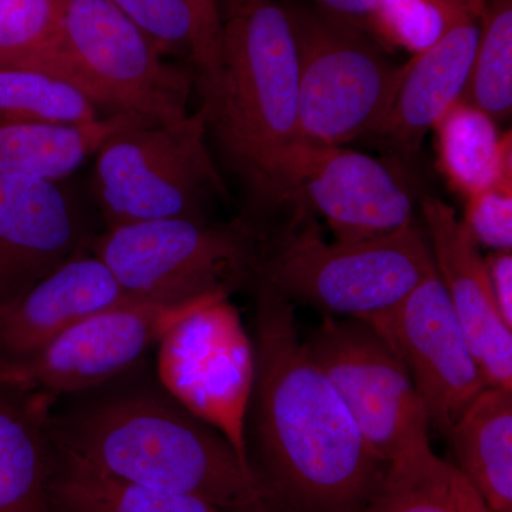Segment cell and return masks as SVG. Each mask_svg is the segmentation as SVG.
Segmentation results:
<instances>
[{
  "mask_svg": "<svg viewBox=\"0 0 512 512\" xmlns=\"http://www.w3.org/2000/svg\"><path fill=\"white\" fill-rule=\"evenodd\" d=\"M255 293L254 382L245 456L266 512H362L387 464L312 362L295 305L262 282Z\"/></svg>",
  "mask_w": 512,
  "mask_h": 512,
  "instance_id": "obj_1",
  "label": "cell"
},
{
  "mask_svg": "<svg viewBox=\"0 0 512 512\" xmlns=\"http://www.w3.org/2000/svg\"><path fill=\"white\" fill-rule=\"evenodd\" d=\"M143 365V363H141ZM47 417L56 450L151 490L183 495L220 512H266L238 451L140 366Z\"/></svg>",
  "mask_w": 512,
  "mask_h": 512,
  "instance_id": "obj_2",
  "label": "cell"
},
{
  "mask_svg": "<svg viewBox=\"0 0 512 512\" xmlns=\"http://www.w3.org/2000/svg\"><path fill=\"white\" fill-rule=\"evenodd\" d=\"M220 53L195 82L208 140L247 195L248 220L281 214L279 174L298 143V47L276 0H220Z\"/></svg>",
  "mask_w": 512,
  "mask_h": 512,
  "instance_id": "obj_3",
  "label": "cell"
},
{
  "mask_svg": "<svg viewBox=\"0 0 512 512\" xmlns=\"http://www.w3.org/2000/svg\"><path fill=\"white\" fill-rule=\"evenodd\" d=\"M434 272L429 239L416 221L384 237L329 242L316 215L296 207L262 229L256 282L293 305L367 319L396 306Z\"/></svg>",
  "mask_w": 512,
  "mask_h": 512,
  "instance_id": "obj_4",
  "label": "cell"
},
{
  "mask_svg": "<svg viewBox=\"0 0 512 512\" xmlns=\"http://www.w3.org/2000/svg\"><path fill=\"white\" fill-rule=\"evenodd\" d=\"M261 251V228L244 215L131 222L104 229L92 244L126 295L168 303L252 289Z\"/></svg>",
  "mask_w": 512,
  "mask_h": 512,
  "instance_id": "obj_5",
  "label": "cell"
},
{
  "mask_svg": "<svg viewBox=\"0 0 512 512\" xmlns=\"http://www.w3.org/2000/svg\"><path fill=\"white\" fill-rule=\"evenodd\" d=\"M94 157V197L106 228L167 218L211 220L212 202L228 197L201 109L177 123L124 128Z\"/></svg>",
  "mask_w": 512,
  "mask_h": 512,
  "instance_id": "obj_6",
  "label": "cell"
},
{
  "mask_svg": "<svg viewBox=\"0 0 512 512\" xmlns=\"http://www.w3.org/2000/svg\"><path fill=\"white\" fill-rule=\"evenodd\" d=\"M298 47V138L343 146L372 136L389 109L402 67L363 30L318 9L286 6Z\"/></svg>",
  "mask_w": 512,
  "mask_h": 512,
  "instance_id": "obj_7",
  "label": "cell"
},
{
  "mask_svg": "<svg viewBox=\"0 0 512 512\" xmlns=\"http://www.w3.org/2000/svg\"><path fill=\"white\" fill-rule=\"evenodd\" d=\"M64 46L86 92L107 114L150 124L190 114L194 67L168 62L110 0H60Z\"/></svg>",
  "mask_w": 512,
  "mask_h": 512,
  "instance_id": "obj_8",
  "label": "cell"
},
{
  "mask_svg": "<svg viewBox=\"0 0 512 512\" xmlns=\"http://www.w3.org/2000/svg\"><path fill=\"white\" fill-rule=\"evenodd\" d=\"M377 460L430 443V424L412 377L392 346L362 319L325 316L302 339Z\"/></svg>",
  "mask_w": 512,
  "mask_h": 512,
  "instance_id": "obj_9",
  "label": "cell"
},
{
  "mask_svg": "<svg viewBox=\"0 0 512 512\" xmlns=\"http://www.w3.org/2000/svg\"><path fill=\"white\" fill-rule=\"evenodd\" d=\"M221 298L229 296L119 303L67 329L35 355L0 365V382L52 404L59 397L96 389L144 363L178 320Z\"/></svg>",
  "mask_w": 512,
  "mask_h": 512,
  "instance_id": "obj_10",
  "label": "cell"
},
{
  "mask_svg": "<svg viewBox=\"0 0 512 512\" xmlns=\"http://www.w3.org/2000/svg\"><path fill=\"white\" fill-rule=\"evenodd\" d=\"M161 386L245 456V416L254 382V348L229 298L178 320L157 346ZM248 466V463H247Z\"/></svg>",
  "mask_w": 512,
  "mask_h": 512,
  "instance_id": "obj_11",
  "label": "cell"
},
{
  "mask_svg": "<svg viewBox=\"0 0 512 512\" xmlns=\"http://www.w3.org/2000/svg\"><path fill=\"white\" fill-rule=\"evenodd\" d=\"M282 212L320 215L335 241H365L412 224L414 194L393 164L342 146L293 144L279 174Z\"/></svg>",
  "mask_w": 512,
  "mask_h": 512,
  "instance_id": "obj_12",
  "label": "cell"
},
{
  "mask_svg": "<svg viewBox=\"0 0 512 512\" xmlns=\"http://www.w3.org/2000/svg\"><path fill=\"white\" fill-rule=\"evenodd\" d=\"M362 320L383 336L406 366L430 430L446 436L487 384L437 272L393 308Z\"/></svg>",
  "mask_w": 512,
  "mask_h": 512,
  "instance_id": "obj_13",
  "label": "cell"
},
{
  "mask_svg": "<svg viewBox=\"0 0 512 512\" xmlns=\"http://www.w3.org/2000/svg\"><path fill=\"white\" fill-rule=\"evenodd\" d=\"M96 237L62 181L0 175V306L90 251Z\"/></svg>",
  "mask_w": 512,
  "mask_h": 512,
  "instance_id": "obj_14",
  "label": "cell"
},
{
  "mask_svg": "<svg viewBox=\"0 0 512 512\" xmlns=\"http://www.w3.org/2000/svg\"><path fill=\"white\" fill-rule=\"evenodd\" d=\"M436 272L485 384L512 390V329L498 311L485 258L466 224L440 198H421Z\"/></svg>",
  "mask_w": 512,
  "mask_h": 512,
  "instance_id": "obj_15",
  "label": "cell"
},
{
  "mask_svg": "<svg viewBox=\"0 0 512 512\" xmlns=\"http://www.w3.org/2000/svg\"><path fill=\"white\" fill-rule=\"evenodd\" d=\"M130 299L92 249L74 256L0 306V365L35 355L82 320Z\"/></svg>",
  "mask_w": 512,
  "mask_h": 512,
  "instance_id": "obj_16",
  "label": "cell"
},
{
  "mask_svg": "<svg viewBox=\"0 0 512 512\" xmlns=\"http://www.w3.org/2000/svg\"><path fill=\"white\" fill-rule=\"evenodd\" d=\"M480 35V22L460 13L429 49L400 72L389 109L372 136L403 154H413L466 87Z\"/></svg>",
  "mask_w": 512,
  "mask_h": 512,
  "instance_id": "obj_17",
  "label": "cell"
},
{
  "mask_svg": "<svg viewBox=\"0 0 512 512\" xmlns=\"http://www.w3.org/2000/svg\"><path fill=\"white\" fill-rule=\"evenodd\" d=\"M53 404L0 382V512H50Z\"/></svg>",
  "mask_w": 512,
  "mask_h": 512,
  "instance_id": "obj_18",
  "label": "cell"
},
{
  "mask_svg": "<svg viewBox=\"0 0 512 512\" xmlns=\"http://www.w3.org/2000/svg\"><path fill=\"white\" fill-rule=\"evenodd\" d=\"M446 437L488 511L512 512V390L484 387Z\"/></svg>",
  "mask_w": 512,
  "mask_h": 512,
  "instance_id": "obj_19",
  "label": "cell"
},
{
  "mask_svg": "<svg viewBox=\"0 0 512 512\" xmlns=\"http://www.w3.org/2000/svg\"><path fill=\"white\" fill-rule=\"evenodd\" d=\"M150 124L130 114H109L87 126H45L0 113V175L63 181L94 157L107 138Z\"/></svg>",
  "mask_w": 512,
  "mask_h": 512,
  "instance_id": "obj_20",
  "label": "cell"
},
{
  "mask_svg": "<svg viewBox=\"0 0 512 512\" xmlns=\"http://www.w3.org/2000/svg\"><path fill=\"white\" fill-rule=\"evenodd\" d=\"M433 130L439 170L466 200L495 185L512 187L511 131L500 134L490 116L461 100Z\"/></svg>",
  "mask_w": 512,
  "mask_h": 512,
  "instance_id": "obj_21",
  "label": "cell"
},
{
  "mask_svg": "<svg viewBox=\"0 0 512 512\" xmlns=\"http://www.w3.org/2000/svg\"><path fill=\"white\" fill-rule=\"evenodd\" d=\"M362 512H490L454 463L433 453L430 443L387 466L382 484Z\"/></svg>",
  "mask_w": 512,
  "mask_h": 512,
  "instance_id": "obj_22",
  "label": "cell"
},
{
  "mask_svg": "<svg viewBox=\"0 0 512 512\" xmlns=\"http://www.w3.org/2000/svg\"><path fill=\"white\" fill-rule=\"evenodd\" d=\"M49 508L50 512H220L195 498L111 477L56 448Z\"/></svg>",
  "mask_w": 512,
  "mask_h": 512,
  "instance_id": "obj_23",
  "label": "cell"
},
{
  "mask_svg": "<svg viewBox=\"0 0 512 512\" xmlns=\"http://www.w3.org/2000/svg\"><path fill=\"white\" fill-rule=\"evenodd\" d=\"M0 67L53 74L87 94L64 46L60 0H0Z\"/></svg>",
  "mask_w": 512,
  "mask_h": 512,
  "instance_id": "obj_24",
  "label": "cell"
},
{
  "mask_svg": "<svg viewBox=\"0 0 512 512\" xmlns=\"http://www.w3.org/2000/svg\"><path fill=\"white\" fill-rule=\"evenodd\" d=\"M0 113L64 127L87 126L109 116L69 80L22 67H0Z\"/></svg>",
  "mask_w": 512,
  "mask_h": 512,
  "instance_id": "obj_25",
  "label": "cell"
},
{
  "mask_svg": "<svg viewBox=\"0 0 512 512\" xmlns=\"http://www.w3.org/2000/svg\"><path fill=\"white\" fill-rule=\"evenodd\" d=\"M466 87L460 100L497 121L512 107V0H487Z\"/></svg>",
  "mask_w": 512,
  "mask_h": 512,
  "instance_id": "obj_26",
  "label": "cell"
},
{
  "mask_svg": "<svg viewBox=\"0 0 512 512\" xmlns=\"http://www.w3.org/2000/svg\"><path fill=\"white\" fill-rule=\"evenodd\" d=\"M463 10L444 0H377L367 33L383 49L419 55L433 46Z\"/></svg>",
  "mask_w": 512,
  "mask_h": 512,
  "instance_id": "obj_27",
  "label": "cell"
},
{
  "mask_svg": "<svg viewBox=\"0 0 512 512\" xmlns=\"http://www.w3.org/2000/svg\"><path fill=\"white\" fill-rule=\"evenodd\" d=\"M160 50L164 57L192 63L194 19L187 0H110Z\"/></svg>",
  "mask_w": 512,
  "mask_h": 512,
  "instance_id": "obj_28",
  "label": "cell"
},
{
  "mask_svg": "<svg viewBox=\"0 0 512 512\" xmlns=\"http://www.w3.org/2000/svg\"><path fill=\"white\" fill-rule=\"evenodd\" d=\"M466 201L463 222L474 241L491 251H511L512 187L495 185Z\"/></svg>",
  "mask_w": 512,
  "mask_h": 512,
  "instance_id": "obj_29",
  "label": "cell"
},
{
  "mask_svg": "<svg viewBox=\"0 0 512 512\" xmlns=\"http://www.w3.org/2000/svg\"><path fill=\"white\" fill-rule=\"evenodd\" d=\"M194 19L192 67L195 82L211 76L220 53V0H187Z\"/></svg>",
  "mask_w": 512,
  "mask_h": 512,
  "instance_id": "obj_30",
  "label": "cell"
},
{
  "mask_svg": "<svg viewBox=\"0 0 512 512\" xmlns=\"http://www.w3.org/2000/svg\"><path fill=\"white\" fill-rule=\"evenodd\" d=\"M498 311L512 329V254L493 251L485 258Z\"/></svg>",
  "mask_w": 512,
  "mask_h": 512,
  "instance_id": "obj_31",
  "label": "cell"
},
{
  "mask_svg": "<svg viewBox=\"0 0 512 512\" xmlns=\"http://www.w3.org/2000/svg\"><path fill=\"white\" fill-rule=\"evenodd\" d=\"M313 2L323 15L367 33L370 16L377 0H313Z\"/></svg>",
  "mask_w": 512,
  "mask_h": 512,
  "instance_id": "obj_32",
  "label": "cell"
},
{
  "mask_svg": "<svg viewBox=\"0 0 512 512\" xmlns=\"http://www.w3.org/2000/svg\"><path fill=\"white\" fill-rule=\"evenodd\" d=\"M450 3L454 8L463 10L467 15L473 16L478 22L484 18L485 10H487V0H444Z\"/></svg>",
  "mask_w": 512,
  "mask_h": 512,
  "instance_id": "obj_33",
  "label": "cell"
}]
</instances>
